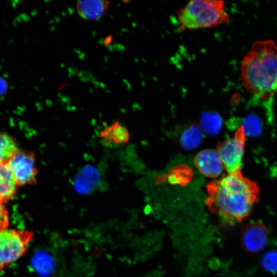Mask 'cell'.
Segmentation results:
<instances>
[{
    "label": "cell",
    "mask_w": 277,
    "mask_h": 277,
    "mask_svg": "<svg viewBox=\"0 0 277 277\" xmlns=\"http://www.w3.org/2000/svg\"><path fill=\"white\" fill-rule=\"evenodd\" d=\"M203 138L202 130L196 123L191 124L182 133L180 141L182 146L187 150L198 147Z\"/></svg>",
    "instance_id": "14"
},
{
    "label": "cell",
    "mask_w": 277,
    "mask_h": 277,
    "mask_svg": "<svg viewBox=\"0 0 277 277\" xmlns=\"http://www.w3.org/2000/svg\"><path fill=\"white\" fill-rule=\"evenodd\" d=\"M6 164L13 174L17 186L36 184L37 170L32 151L17 148Z\"/></svg>",
    "instance_id": "5"
},
{
    "label": "cell",
    "mask_w": 277,
    "mask_h": 277,
    "mask_svg": "<svg viewBox=\"0 0 277 277\" xmlns=\"http://www.w3.org/2000/svg\"><path fill=\"white\" fill-rule=\"evenodd\" d=\"M33 235L28 230L6 229L0 231V270L24 255Z\"/></svg>",
    "instance_id": "4"
},
{
    "label": "cell",
    "mask_w": 277,
    "mask_h": 277,
    "mask_svg": "<svg viewBox=\"0 0 277 277\" xmlns=\"http://www.w3.org/2000/svg\"><path fill=\"white\" fill-rule=\"evenodd\" d=\"M193 162L200 172L208 177L219 176L224 167L217 152L213 149L200 151L194 157Z\"/></svg>",
    "instance_id": "8"
},
{
    "label": "cell",
    "mask_w": 277,
    "mask_h": 277,
    "mask_svg": "<svg viewBox=\"0 0 277 277\" xmlns=\"http://www.w3.org/2000/svg\"><path fill=\"white\" fill-rule=\"evenodd\" d=\"M240 75L246 90L267 104L271 118V104L277 94V44L271 39L254 42L242 60Z\"/></svg>",
    "instance_id": "2"
},
{
    "label": "cell",
    "mask_w": 277,
    "mask_h": 277,
    "mask_svg": "<svg viewBox=\"0 0 277 277\" xmlns=\"http://www.w3.org/2000/svg\"><path fill=\"white\" fill-rule=\"evenodd\" d=\"M241 240L244 249L250 253L262 250L268 240V232L265 225L259 222H253L243 229Z\"/></svg>",
    "instance_id": "7"
},
{
    "label": "cell",
    "mask_w": 277,
    "mask_h": 277,
    "mask_svg": "<svg viewBox=\"0 0 277 277\" xmlns=\"http://www.w3.org/2000/svg\"><path fill=\"white\" fill-rule=\"evenodd\" d=\"M180 31L211 28L227 22L230 15L223 1L191 0L177 11Z\"/></svg>",
    "instance_id": "3"
},
{
    "label": "cell",
    "mask_w": 277,
    "mask_h": 277,
    "mask_svg": "<svg viewBox=\"0 0 277 277\" xmlns=\"http://www.w3.org/2000/svg\"><path fill=\"white\" fill-rule=\"evenodd\" d=\"M17 149L15 141L12 137L0 132V163L6 164Z\"/></svg>",
    "instance_id": "16"
},
{
    "label": "cell",
    "mask_w": 277,
    "mask_h": 277,
    "mask_svg": "<svg viewBox=\"0 0 277 277\" xmlns=\"http://www.w3.org/2000/svg\"><path fill=\"white\" fill-rule=\"evenodd\" d=\"M207 190L209 208L230 222L241 221L248 216L259 200L257 184L244 177L241 169L212 181Z\"/></svg>",
    "instance_id": "1"
},
{
    "label": "cell",
    "mask_w": 277,
    "mask_h": 277,
    "mask_svg": "<svg viewBox=\"0 0 277 277\" xmlns=\"http://www.w3.org/2000/svg\"><path fill=\"white\" fill-rule=\"evenodd\" d=\"M101 174L97 168L88 165L83 168L75 176L73 185L80 194H87L97 188L101 182Z\"/></svg>",
    "instance_id": "9"
},
{
    "label": "cell",
    "mask_w": 277,
    "mask_h": 277,
    "mask_svg": "<svg viewBox=\"0 0 277 277\" xmlns=\"http://www.w3.org/2000/svg\"><path fill=\"white\" fill-rule=\"evenodd\" d=\"M17 185L13 174L6 163H0V201L3 203L15 194Z\"/></svg>",
    "instance_id": "12"
},
{
    "label": "cell",
    "mask_w": 277,
    "mask_h": 277,
    "mask_svg": "<svg viewBox=\"0 0 277 277\" xmlns=\"http://www.w3.org/2000/svg\"><path fill=\"white\" fill-rule=\"evenodd\" d=\"M109 5L108 1H78L76 3V9L78 15L83 19L96 21L106 14Z\"/></svg>",
    "instance_id": "10"
},
{
    "label": "cell",
    "mask_w": 277,
    "mask_h": 277,
    "mask_svg": "<svg viewBox=\"0 0 277 277\" xmlns=\"http://www.w3.org/2000/svg\"><path fill=\"white\" fill-rule=\"evenodd\" d=\"M260 265L267 271L277 273V250L271 249L266 251L260 259Z\"/></svg>",
    "instance_id": "17"
},
{
    "label": "cell",
    "mask_w": 277,
    "mask_h": 277,
    "mask_svg": "<svg viewBox=\"0 0 277 277\" xmlns=\"http://www.w3.org/2000/svg\"><path fill=\"white\" fill-rule=\"evenodd\" d=\"M246 134L241 126L233 137L217 145V153L228 173L241 169Z\"/></svg>",
    "instance_id": "6"
},
{
    "label": "cell",
    "mask_w": 277,
    "mask_h": 277,
    "mask_svg": "<svg viewBox=\"0 0 277 277\" xmlns=\"http://www.w3.org/2000/svg\"><path fill=\"white\" fill-rule=\"evenodd\" d=\"M4 204L0 201V231L7 229L9 224L8 213Z\"/></svg>",
    "instance_id": "19"
},
{
    "label": "cell",
    "mask_w": 277,
    "mask_h": 277,
    "mask_svg": "<svg viewBox=\"0 0 277 277\" xmlns=\"http://www.w3.org/2000/svg\"><path fill=\"white\" fill-rule=\"evenodd\" d=\"M200 122L202 130L209 135L217 134L222 128V118L215 112H204Z\"/></svg>",
    "instance_id": "15"
},
{
    "label": "cell",
    "mask_w": 277,
    "mask_h": 277,
    "mask_svg": "<svg viewBox=\"0 0 277 277\" xmlns=\"http://www.w3.org/2000/svg\"><path fill=\"white\" fill-rule=\"evenodd\" d=\"M99 137L103 145L116 147L127 144L130 140V133L126 127L116 121L102 129Z\"/></svg>",
    "instance_id": "11"
},
{
    "label": "cell",
    "mask_w": 277,
    "mask_h": 277,
    "mask_svg": "<svg viewBox=\"0 0 277 277\" xmlns=\"http://www.w3.org/2000/svg\"><path fill=\"white\" fill-rule=\"evenodd\" d=\"M242 126L245 134L250 136L258 135L261 131L260 122L254 115H249L245 117Z\"/></svg>",
    "instance_id": "18"
},
{
    "label": "cell",
    "mask_w": 277,
    "mask_h": 277,
    "mask_svg": "<svg viewBox=\"0 0 277 277\" xmlns=\"http://www.w3.org/2000/svg\"><path fill=\"white\" fill-rule=\"evenodd\" d=\"M31 264L34 270L44 277L51 275L55 267L53 258L47 252L43 250L36 252L32 258Z\"/></svg>",
    "instance_id": "13"
}]
</instances>
